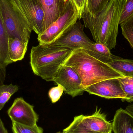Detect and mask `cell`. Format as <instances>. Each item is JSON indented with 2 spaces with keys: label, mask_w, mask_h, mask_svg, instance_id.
Returning a JSON list of instances; mask_svg holds the SVG:
<instances>
[{
  "label": "cell",
  "mask_w": 133,
  "mask_h": 133,
  "mask_svg": "<svg viewBox=\"0 0 133 133\" xmlns=\"http://www.w3.org/2000/svg\"><path fill=\"white\" fill-rule=\"evenodd\" d=\"M133 15V0H125L124 7L122 11L119 24L130 18Z\"/></svg>",
  "instance_id": "23"
},
{
  "label": "cell",
  "mask_w": 133,
  "mask_h": 133,
  "mask_svg": "<svg viewBox=\"0 0 133 133\" xmlns=\"http://www.w3.org/2000/svg\"><path fill=\"white\" fill-rule=\"evenodd\" d=\"M18 90L17 85H13L12 84L9 85L3 84L0 86V110L4 108L11 97Z\"/></svg>",
  "instance_id": "18"
},
{
  "label": "cell",
  "mask_w": 133,
  "mask_h": 133,
  "mask_svg": "<svg viewBox=\"0 0 133 133\" xmlns=\"http://www.w3.org/2000/svg\"><path fill=\"white\" fill-rule=\"evenodd\" d=\"M63 65L70 66L77 72L84 89L105 80L123 77L108 64L95 58L83 49L73 50Z\"/></svg>",
  "instance_id": "2"
},
{
  "label": "cell",
  "mask_w": 133,
  "mask_h": 133,
  "mask_svg": "<svg viewBox=\"0 0 133 133\" xmlns=\"http://www.w3.org/2000/svg\"><path fill=\"white\" fill-rule=\"evenodd\" d=\"M111 0H87L86 5L90 14L95 16L101 11Z\"/></svg>",
  "instance_id": "21"
},
{
  "label": "cell",
  "mask_w": 133,
  "mask_h": 133,
  "mask_svg": "<svg viewBox=\"0 0 133 133\" xmlns=\"http://www.w3.org/2000/svg\"><path fill=\"white\" fill-rule=\"evenodd\" d=\"M108 64L123 77H133V61L112 55V60Z\"/></svg>",
  "instance_id": "15"
},
{
  "label": "cell",
  "mask_w": 133,
  "mask_h": 133,
  "mask_svg": "<svg viewBox=\"0 0 133 133\" xmlns=\"http://www.w3.org/2000/svg\"><path fill=\"white\" fill-rule=\"evenodd\" d=\"M19 1L32 30L39 36L44 31V13L41 3L39 0Z\"/></svg>",
  "instance_id": "11"
},
{
  "label": "cell",
  "mask_w": 133,
  "mask_h": 133,
  "mask_svg": "<svg viewBox=\"0 0 133 133\" xmlns=\"http://www.w3.org/2000/svg\"><path fill=\"white\" fill-rule=\"evenodd\" d=\"M34 108L33 105L22 97L17 98L8 110V114L12 122L33 126L37 125L39 119V116Z\"/></svg>",
  "instance_id": "9"
},
{
  "label": "cell",
  "mask_w": 133,
  "mask_h": 133,
  "mask_svg": "<svg viewBox=\"0 0 133 133\" xmlns=\"http://www.w3.org/2000/svg\"><path fill=\"white\" fill-rule=\"evenodd\" d=\"M125 2V0H111L95 16L90 14L86 4L81 16L84 26L89 29L95 42L105 44L110 50L117 44L118 25Z\"/></svg>",
  "instance_id": "1"
},
{
  "label": "cell",
  "mask_w": 133,
  "mask_h": 133,
  "mask_svg": "<svg viewBox=\"0 0 133 133\" xmlns=\"http://www.w3.org/2000/svg\"><path fill=\"white\" fill-rule=\"evenodd\" d=\"M9 38L8 33L0 14V62L6 67L9 65L13 63L9 56Z\"/></svg>",
  "instance_id": "17"
},
{
  "label": "cell",
  "mask_w": 133,
  "mask_h": 133,
  "mask_svg": "<svg viewBox=\"0 0 133 133\" xmlns=\"http://www.w3.org/2000/svg\"><path fill=\"white\" fill-rule=\"evenodd\" d=\"M13 133H43V128L37 125L30 126L12 122Z\"/></svg>",
  "instance_id": "22"
},
{
  "label": "cell",
  "mask_w": 133,
  "mask_h": 133,
  "mask_svg": "<svg viewBox=\"0 0 133 133\" xmlns=\"http://www.w3.org/2000/svg\"><path fill=\"white\" fill-rule=\"evenodd\" d=\"M84 50L90 55L104 63L108 64L111 61L112 54L111 50L106 45L101 43L94 42Z\"/></svg>",
  "instance_id": "16"
},
{
  "label": "cell",
  "mask_w": 133,
  "mask_h": 133,
  "mask_svg": "<svg viewBox=\"0 0 133 133\" xmlns=\"http://www.w3.org/2000/svg\"><path fill=\"white\" fill-rule=\"evenodd\" d=\"M0 133H8V131L5 129L1 118H0Z\"/></svg>",
  "instance_id": "27"
},
{
  "label": "cell",
  "mask_w": 133,
  "mask_h": 133,
  "mask_svg": "<svg viewBox=\"0 0 133 133\" xmlns=\"http://www.w3.org/2000/svg\"><path fill=\"white\" fill-rule=\"evenodd\" d=\"M120 25L123 35L133 49V15Z\"/></svg>",
  "instance_id": "20"
},
{
  "label": "cell",
  "mask_w": 133,
  "mask_h": 133,
  "mask_svg": "<svg viewBox=\"0 0 133 133\" xmlns=\"http://www.w3.org/2000/svg\"><path fill=\"white\" fill-rule=\"evenodd\" d=\"M29 42L18 38H9L8 49L9 56L12 62L22 61L25 57Z\"/></svg>",
  "instance_id": "14"
},
{
  "label": "cell",
  "mask_w": 133,
  "mask_h": 133,
  "mask_svg": "<svg viewBox=\"0 0 133 133\" xmlns=\"http://www.w3.org/2000/svg\"></svg>",
  "instance_id": "31"
},
{
  "label": "cell",
  "mask_w": 133,
  "mask_h": 133,
  "mask_svg": "<svg viewBox=\"0 0 133 133\" xmlns=\"http://www.w3.org/2000/svg\"><path fill=\"white\" fill-rule=\"evenodd\" d=\"M0 14L9 38L29 42L32 29L19 0H0Z\"/></svg>",
  "instance_id": "4"
},
{
  "label": "cell",
  "mask_w": 133,
  "mask_h": 133,
  "mask_svg": "<svg viewBox=\"0 0 133 133\" xmlns=\"http://www.w3.org/2000/svg\"><path fill=\"white\" fill-rule=\"evenodd\" d=\"M64 1H65V2H66V1H67V0H64Z\"/></svg>",
  "instance_id": "30"
},
{
  "label": "cell",
  "mask_w": 133,
  "mask_h": 133,
  "mask_svg": "<svg viewBox=\"0 0 133 133\" xmlns=\"http://www.w3.org/2000/svg\"><path fill=\"white\" fill-rule=\"evenodd\" d=\"M53 81L62 86L65 93L73 98L82 95L85 91L79 76L70 66L62 65L54 77Z\"/></svg>",
  "instance_id": "7"
},
{
  "label": "cell",
  "mask_w": 133,
  "mask_h": 133,
  "mask_svg": "<svg viewBox=\"0 0 133 133\" xmlns=\"http://www.w3.org/2000/svg\"><path fill=\"white\" fill-rule=\"evenodd\" d=\"M90 94L107 99L120 98L126 97L118 78L108 79L90 85L84 89Z\"/></svg>",
  "instance_id": "10"
},
{
  "label": "cell",
  "mask_w": 133,
  "mask_h": 133,
  "mask_svg": "<svg viewBox=\"0 0 133 133\" xmlns=\"http://www.w3.org/2000/svg\"><path fill=\"white\" fill-rule=\"evenodd\" d=\"M87 0H73L79 14V19L81 18V16Z\"/></svg>",
  "instance_id": "25"
},
{
  "label": "cell",
  "mask_w": 133,
  "mask_h": 133,
  "mask_svg": "<svg viewBox=\"0 0 133 133\" xmlns=\"http://www.w3.org/2000/svg\"><path fill=\"white\" fill-rule=\"evenodd\" d=\"M125 110L133 116V104L128 105L126 108Z\"/></svg>",
  "instance_id": "28"
},
{
  "label": "cell",
  "mask_w": 133,
  "mask_h": 133,
  "mask_svg": "<svg viewBox=\"0 0 133 133\" xmlns=\"http://www.w3.org/2000/svg\"><path fill=\"white\" fill-rule=\"evenodd\" d=\"M118 79L122 88L126 95L125 97L122 101L130 103L133 102V77H123Z\"/></svg>",
  "instance_id": "19"
},
{
  "label": "cell",
  "mask_w": 133,
  "mask_h": 133,
  "mask_svg": "<svg viewBox=\"0 0 133 133\" xmlns=\"http://www.w3.org/2000/svg\"><path fill=\"white\" fill-rule=\"evenodd\" d=\"M64 91V88L60 85L51 88L48 92V95L51 102L55 103L58 101Z\"/></svg>",
  "instance_id": "24"
},
{
  "label": "cell",
  "mask_w": 133,
  "mask_h": 133,
  "mask_svg": "<svg viewBox=\"0 0 133 133\" xmlns=\"http://www.w3.org/2000/svg\"><path fill=\"white\" fill-rule=\"evenodd\" d=\"M78 19L79 14L73 0H67L62 15L38 36V41L43 44L53 43L68 31Z\"/></svg>",
  "instance_id": "6"
},
{
  "label": "cell",
  "mask_w": 133,
  "mask_h": 133,
  "mask_svg": "<svg viewBox=\"0 0 133 133\" xmlns=\"http://www.w3.org/2000/svg\"><path fill=\"white\" fill-rule=\"evenodd\" d=\"M84 25L77 22L60 38L51 44L72 50H86L93 43L84 31Z\"/></svg>",
  "instance_id": "8"
},
{
  "label": "cell",
  "mask_w": 133,
  "mask_h": 133,
  "mask_svg": "<svg viewBox=\"0 0 133 133\" xmlns=\"http://www.w3.org/2000/svg\"><path fill=\"white\" fill-rule=\"evenodd\" d=\"M6 67L0 62V86L4 84L6 77Z\"/></svg>",
  "instance_id": "26"
},
{
  "label": "cell",
  "mask_w": 133,
  "mask_h": 133,
  "mask_svg": "<svg viewBox=\"0 0 133 133\" xmlns=\"http://www.w3.org/2000/svg\"><path fill=\"white\" fill-rule=\"evenodd\" d=\"M44 13V31L61 16L65 8L64 0H39Z\"/></svg>",
  "instance_id": "12"
},
{
  "label": "cell",
  "mask_w": 133,
  "mask_h": 133,
  "mask_svg": "<svg viewBox=\"0 0 133 133\" xmlns=\"http://www.w3.org/2000/svg\"><path fill=\"white\" fill-rule=\"evenodd\" d=\"M73 50L52 44L39 43L33 46L30 64L34 73L47 81L53 78Z\"/></svg>",
  "instance_id": "3"
},
{
  "label": "cell",
  "mask_w": 133,
  "mask_h": 133,
  "mask_svg": "<svg viewBox=\"0 0 133 133\" xmlns=\"http://www.w3.org/2000/svg\"><path fill=\"white\" fill-rule=\"evenodd\" d=\"M114 133H133V116L125 109H118L112 123Z\"/></svg>",
  "instance_id": "13"
},
{
  "label": "cell",
  "mask_w": 133,
  "mask_h": 133,
  "mask_svg": "<svg viewBox=\"0 0 133 133\" xmlns=\"http://www.w3.org/2000/svg\"><path fill=\"white\" fill-rule=\"evenodd\" d=\"M56 133H64L63 132H57Z\"/></svg>",
  "instance_id": "29"
},
{
  "label": "cell",
  "mask_w": 133,
  "mask_h": 133,
  "mask_svg": "<svg viewBox=\"0 0 133 133\" xmlns=\"http://www.w3.org/2000/svg\"><path fill=\"white\" fill-rule=\"evenodd\" d=\"M112 123L108 121L106 115L97 107L90 115H80L74 117L64 133H112Z\"/></svg>",
  "instance_id": "5"
}]
</instances>
